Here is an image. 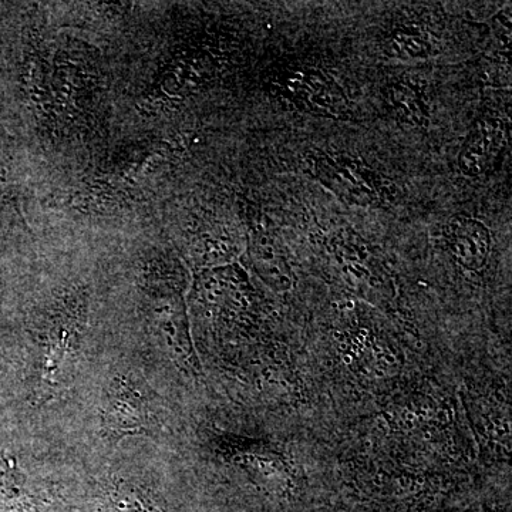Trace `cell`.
<instances>
[{
	"label": "cell",
	"mask_w": 512,
	"mask_h": 512,
	"mask_svg": "<svg viewBox=\"0 0 512 512\" xmlns=\"http://www.w3.org/2000/svg\"><path fill=\"white\" fill-rule=\"evenodd\" d=\"M313 178L340 200L360 208H382L394 200L393 185L359 158L313 151L308 157Z\"/></svg>",
	"instance_id": "obj_1"
},
{
	"label": "cell",
	"mask_w": 512,
	"mask_h": 512,
	"mask_svg": "<svg viewBox=\"0 0 512 512\" xmlns=\"http://www.w3.org/2000/svg\"><path fill=\"white\" fill-rule=\"evenodd\" d=\"M275 87L292 106L312 116L333 120H346L352 116L345 90L332 76L316 67L291 64L278 73Z\"/></svg>",
	"instance_id": "obj_2"
},
{
	"label": "cell",
	"mask_w": 512,
	"mask_h": 512,
	"mask_svg": "<svg viewBox=\"0 0 512 512\" xmlns=\"http://www.w3.org/2000/svg\"><path fill=\"white\" fill-rule=\"evenodd\" d=\"M507 146V128L497 117L485 114L474 121L458 153V170L466 177L478 178L494 170Z\"/></svg>",
	"instance_id": "obj_3"
},
{
	"label": "cell",
	"mask_w": 512,
	"mask_h": 512,
	"mask_svg": "<svg viewBox=\"0 0 512 512\" xmlns=\"http://www.w3.org/2000/svg\"><path fill=\"white\" fill-rule=\"evenodd\" d=\"M444 241L454 261L468 271H480L491 252V232L466 214L454 215L444 228Z\"/></svg>",
	"instance_id": "obj_4"
},
{
	"label": "cell",
	"mask_w": 512,
	"mask_h": 512,
	"mask_svg": "<svg viewBox=\"0 0 512 512\" xmlns=\"http://www.w3.org/2000/svg\"><path fill=\"white\" fill-rule=\"evenodd\" d=\"M150 424V410L143 394L126 380L111 386L109 403L104 412V429L114 436L143 433Z\"/></svg>",
	"instance_id": "obj_5"
},
{
	"label": "cell",
	"mask_w": 512,
	"mask_h": 512,
	"mask_svg": "<svg viewBox=\"0 0 512 512\" xmlns=\"http://www.w3.org/2000/svg\"><path fill=\"white\" fill-rule=\"evenodd\" d=\"M383 50L392 59L424 60L436 55L437 43L423 26L400 23L384 36Z\"/></svg>",
	"instance_id": "obj_6"
},
{
	"label": "cell",
	"mask_w": 512,
	"mask_h": 512,
	"mask_svg": "<svg viewBox=\"0 0 512 512\" xmlns=\"http://www.w3.org/2000/svg\"><path fill=\"white\" fill-rule=\"evenodd\" d=\"M387 103L394 116L414 127H426L430 120V106L424 86L399 80L390 83L384 90Z\"/></svg>",
	"instance_id": "obj_7"
},
{
	"label": "cell",
	"mask_w": 512,
	"mask_h": 512,
	"mask_svg": "<svg viewBox=\"0 0 512 512\" xmlns=\"http://www.w3.org/2000/svg\"><path fill=\"white\" fill-rule=\"evenodd\" d=\"M254 255L262 275L276 291H289L295 284L291 265L274 239L262 238L254 244Z\"/></svg>",
	"instance_id": "obj_8"
},
{
	"label": "cell",
	"mask_w": 512,
	"mask_h": 512,
	"mask_svg": "<svg viewBox=\"0 0 512 512\" xmlns=\"http://www.w3.org/2000/svg\"><path fill=\"white\" fill-rule=\"evenodd\" d=\"M114 503L121 512H164L147 491L133 484L120 485L114 494Z\"/></svg>",
	"instance_id": "obj_9"
}]
</instances>
